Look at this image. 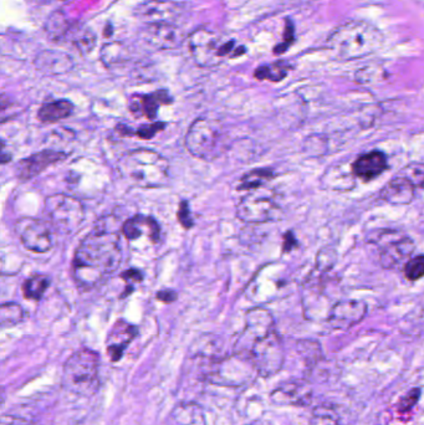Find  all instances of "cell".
<instances>
[{"label": "cell", "instance_id": "obj_23", "mask_svg": "<svg viewBox=\"0 0 424 425\" xmlns=\"http://www.w3.org/2000/svg\"><path fill=\"white\" fill-rule=\"evenodd\" d=\"M35 66L47 75L66 74L74 68V61L65 52L45 50L40 52L35 59Z\"/></svg>", "mask_w": 424, "mask_h": 425}, {"label": "cell", "instance_id": "obj_32", "mask_svg": "<svg viewBox=\"0 0 424 425\" xmlns=\"http://www.w3.org/2000/svg\"><path fill=\"white\" fill-rule=\"evenodd\" d=\"M74 44L84 54L92 52L94 46L96 45V36L92 31L90 33L87 30H81L79 34L75 35Z\"/></svg>", "mask_w": 424, "mask_h": 425}, {"label": "cell", "instance_id": "obj_28", "mask_svg": "<svg viewBox=\"0 0 424 425\" xmlns=\"http://www.w3.org/2000/svg\"><path fill=\"white\" fill-rule=\"evenodd\" d=\"M25 318L23 307L17 302L0 304V326L12 327L23 321Z\"/></svg>", "mask_w": 424, "mask_h": 425}, {"label": "cell", "instance_id": "obj_19", "mask_svg": "<svg viewBox=\"0 0 424 425\" xmlns=\"http://www.w3.org/2000/svg\"><path fill=\"white\" fill-rule=\"evenodd\" d=\"M122 232L127 240L136 241L141 238H147L151 243H159L161 237V228L159 223L152 216H132L127 219L122 227Z\"/></svg>", "mask_w": 424, "mask_h": 425}, {"label": "cell", "instance_id": "obj_2", "mask_svg": "<svg viewBox=\"0 0 424 425\" xmlns=\"http://www.w3.org/2000/svg\"><path fill=\"white\" fill-rule=\"evenodd\" d=\"M385 38L379 29L365 22L344 24L328 36V47L336 57L353 60L379 52Z\"/></svg>", "mask_w": 424, "mask_h": 425}, {"label": "cell", "instance_id": "obj_31", "mask_svg": "<svg viewBox=\"0 0 424 425\" xmlns=\"http://www.w3.org/2000/svg\"><path fill=\"white\" fill-rule=\"evenodd\" d=\"M404 274L409 281H417L419 278H422L424 274L423 255L416 256L408 260L404 267Z\"/></svg>", "mask_w": 424, "mask_h": 425}, {"label": "cell", "instance_id": "obj_4", "mask_svg": "<svg viewBox=\"0 0 424 425\" xmlns=\"http://www.w3.org/2000/svg\"><path fill=\"white\" fill-rule=\"evenodd\" d=\"M61 385L64 389L80 396L92 397L100 386V356L90 348H80L64 364Z\"/></svg>", "mask_w": 424, "mask_h": 425}, {"label": "cell", "instance_id": "obj_25", "mask_svg": "<svg viewBox=\"0 0 424 425\" xmlns=\"http://www.w3.org/2000/svg\"><path fill=\"white\" fill-rule=\"evenodd\" d=\"M173 425H205L203 410L196 404H183L170 415Z\"/></svg>", "mask_w": 424, "mask_h": 425}, {"label": "cell", "instance_id": "obj_39", "mask_svg": "<svg viewBox=\"0 0 424 425\" xmlns=\"http://www.w3.org/2000/svg\"><path fill=\"white\" fill-rule=\"evenodd\" d=\"M13 161V154L6 146V142L0 138V165H8Z\"/></svg>", "mask_w": 424, "mask_h": 425}, {"label": "cell", "instance_id": "obj_21", "mask_svg": "<svg viewBox=\"0 0 424 425\" xmlns=\"http://www.w3.org/2000/svg\"><path fill=\"white\" fill-rule=\"evenodd\" d=\"M381 197L393 205H408L416 197V186L406 177L400 176L390 179L381 191Z\"/></svg>", "mask_w": 424, "mask_h": 425}, {"label": "cell", "instance_id": "obj_30", "mask_svg": "<svg viewBox=\"0 0 424 425\" xmlns=\"http://www.w3.org/2000/svg\"><path fill=\"white\" fill-rule=\"evenodd\" d=\"M286 74H288V71H286L285 65L274 64V65L258 68L256 73H255V76L259 80H269L272 82H277V81H282L286 76Z\"/></svg>", "mask_w": 424, "mask_h": 425}, {"label": "cell", "instance_id": "obj_36", "mask_svg": "<svg viewBox=\"0 0 424 425\" xmlns=\"http://www.w3.org/2000/svg\"><path fill=\"white\" fill-rule=\"evenodd\" d=\"M177 218H178V221L181 223L182 227L184 229H191L194 225V221H193L187 200L181 202L180 208H178V213H177Z\"/></svg>", "mask_w": 424, "mask_h": 425}, {"label": "cell", "instance_id": "obj_37", "mask_svg": "<svg viewBox=\"0 0 424 425\" xmlns=\"http://www.w3.org/2000/svg\"><path fill=\"white\" fill-rule=\"evenodd\" d=\"M419 397H421V389L419 388H414L412 391L408 393L407 396L404 398H402L401 402L398 404V409L403 412H408L409 409H412L417 402H418Z\"/></svg>", "mask_w": 424, "mask_h": 425}, {"label": "cell", "instance_id": "obj_33", "mask_svg": "<svg viewBox=\"0 0 424 425\" xmlns=\"http://www.w3.org/2000/svg\"><path fill=\"white\" fill-rule=\"evenodd\" d=\"M312 425H339V420L328 408H316L312 414Z\"/></svg>", "mask_w": 424, "mask_h": 425}, {"label": "cell", "instance_id": "obj_27", "mask_svg": "<svg viewBox=\"0 0 424 425\" xmlns=\"http://www.w3.org/2000/svg\"><path fill=\"white\" fill-rule=\"evenodd\" d=\"M50 286V278L45 275H34L23 285V292L28 300L40 301Z\"/></svg>", "mask_w": 424, "mask_h": 425}, {"label": "cell", "instance_id": "obj_18", "mask_svg": "<svg viewBox=\"0 0 424 425\" xmlns=\"http://www.w3.org/2000/svg\"><path fill=\"white\" fill-rule=\"evenodd\" d=\"M388 170L387 157L381 151H372L360 156L352 165V173L363 181H371Z\"/></svg>", "mask_w": 424, "mask_h": 425}, {"label": "cell", "instance_id": "obj_35", "mask_svg": "<svg viewBox=\"0 0 424 425\" xmlns=\"http://www.w3.org/2000/svg\"><path fill=\"white\" fill-rule=\"evenodd\" d=\"M17 112V106L12 97L1 95L0 96V124L10 119L13 114Z\"/></svg>", "mask_w": 424, "mask_h": 425}, {"label": "cell", "instance_id": "obj_12", "mask_svg": "<svg viewBox=\"0 0 424 425\" xmlns=\"http://www.w3.org/2000/svg\"><path fill=\"white\" fill-rule=\"evenodd\" d=\"M275 329V321L272 313L263 307H253L245 315V327L235 343V353L245 355L255 340L261 338Z\"/></svg>", "mask_w": 424, "mask_h": 425}, {"label": "cell", "instance_id": "obj_40", "mask_svg": "<svg viewBox=\"0 0 424 425\" xmlns=\"http://www.w3.org/2000/svg\"><path fill=\"white\" fill-rule=\"evenodd\" d=\"M156 297H157V300L162 301L164 304H172L177 300L178 295L173 290H161L157 292Z\"/></svg>", "mask_w": 424, "mask_h": 425}, {"label": "cell", "instance_id": "obj_38", "mask_svg": "<svg viewBox=\"0 0 424 425\" xmlns=\"http://www.w3.org/2000/svg\"><path fill=\"white\" fill-rule=\"evenodd\" d=\"M121 278L125 280L126 286L135 288L136 283L143 281V272L141 270H137V269H129V270H126L121 274Z\"/></svg>", "mask_w": 424, "mask_h": 425}, {"label": "cell", "instance_id": "obj_20", "mask_svg": "<svg viewBox=\"0 0 424 425\" xmlns=\"http://www.w3.org/2000/svg\"><path fill=\"white\" fill-rule=\"evenodd\" d=\"M312 396L310 388L298 380L284 383L272 392L270 399L277 405H302Z\"/></svg>", "mask_w": 424, "mask_h": 425}, {"label": "cell", "instance_id": "obj_14", "mask_svg": "<svg viewBox=\"0 0 424 425\" xmlns=\"http://www.w3.org/2000/svg\"><path fill=\"white\" fill-rule=\"evenodd\" d=\"M367 313V304L358 300L336 301L328 313V325L335 329H349L361 322Z\"/></svg>", "mask_w": 424, "mask_h": 425}, {"label": "cell", "instance_id": "obj_11", "mask_svg": "<svg viewBox=\"0 0 424 425\" xmlns=\"http://www.w3.org/2000/svg\"><path fill=\"white\" fill-rule=\"evenodd\" d=\"M277 204L274 199L261 193H250L240 199L235 208L239 221L248 224H263L275 219Z\"/></svg>", "mask_w": 424, "mask_h": 425}, {"label": "cell", "instance_id": "obj_34", "mask_svg": "<svg viewBox=\"0 0 424 425\" xmlns=\"http://www.w3.org/2000/svg\"><path fill=\"white\" fill-rule=\"evenodd\" d=\"M402 176L406 177L408 181H412L413 184L417 187H422L423 184V165L421 163H414V165H408L404 170H402Z\"/></svg>", "mask_w": 424, "mask_h": 425}, {"label": "cell", "instance_id": "obj_17", "mask_svg": "<svg viewBox=\"0 0 424 425\" xmlns=\"http://www.w3.org/2000/svg\"><path fill=\"white\" fill-rule=\"evenodd\" d=\"M183 10V6L162 0H149L137 6V17L146 23H172L175 17H178Z\"/></svg>", "mask_w": 424, "mask_h": 425}, {"label": "cell", "instance_id": "obj_3", "mask_svg": "<svg viewBox=\"0 0 424 425\" xmlns=\"http://www.w3.org/2000/svg\"><path fill=\"white\" fill-rule=\"evenodd\" d=\"M119 172L126 181L141 188L163 187L170 179V163L156 151L140 148L122 156Z\"/></svg>", "mask_w": 424, "mask_h": 425}, {"label": "cell", "instance_id": "obj_1", "mask_svg": "<svg viewBox=\"0 0 424 425\" xmlns=\"http://www.w3.org/2000/svg\"><path fill=\"white\" fill-rule=\"evenodd\" d=\"M122 261L119 234L94 230L75 251L73 276L80 290H90L116 271Z\"/></svg>", "mask_w": 424, "mask_h": 425}, {"label": "cell", "instance_id": "obj_7", "mask_svg": "<svg viewBox=\"0 0 424 425\" xmlns=\"http://www.w3.org/2000/svg\"><path fill=\"white\" fill-rule=\"evenodd\" d=\"M244 357L248 358L256 373L261 377H270L283 368L285 352L283 341L277 329L255 340L245 352Z\"/></svg>", "mask_w": 424, "mask_h": 425}, {"label": "cell", "instance_id": "obj_26", "mask_svg": "<svg viewBox=\"0 0 424 425\" xmlns=\"http://www.w3.org/2000/svg\"><path fill=\"white\" fill-rule=\"evenodd\" d=\"M272 178H274L272 170H265V168L250 170L248 173H245L243 178L240 179L237 189L245 191V192L258 191L259 188L265 186L268 181H272Z\"/></svg>", "mask_w": 424, "mask_h": 425}, {"label": "cell", "instance_id": "obj_22", "mask_svg": "<svg viewBox=\"0 0 424 425\" xmlns=\"http://www.w3.org/2000/svg\"><path fill=\"white\" fill-rule=\"evenodd\" d=\"M172 97L167 91H157L151 95H136L130 100L131 112L140 116H145L148 119L157 117V112L161 105H170Z\"/></svg>", "mask_w": 424, "mask_h": 425}, {"label": "cell", "instance_id": "obj_10", "mask_svg": "<svg viewBox=\"0 0 424 425\" xmlns=\"http://www.w3.org/2000/svg\"><path fill=\"white\" fill-rule=\"evenodd\" d=\"M376 244L379 250V262L388 270L406 264L416 249L412 239L398 232H385L376 240Z\"/></svg>", "mask_w": 424, "mask_h": 425}, {"label": "cell", "instance_id": "obj_6", "mask_svg": "<svg viewBox=\"0 0 424 425\" xmlns=\"http://www.w3.org/2000/svg\"><path fill=\"white\" fill-rule=\"evenodd\" d=\"M234 40H226L223 35L210 29H198L188 38L189 52L194 61L203 68H213L234 50Z\"/></svg>", "mask_w": 424, "mask_h": 425}, {"label": "cell", "instance_id": "obj_41", "mask_svg": "<svg viewBox=\"0 0 424 425\" xmlns=\"http://www.w3.org/2000/svg\"><path fill=\"white\" fill-rule=\"evenodd\" d=\"M296 246V238L291 232H288L284 235L283 253H290Z\"/></svg>", "mask_w": 424, "mask_h": 425}, {"label": "cell", "instance_id": "obj_9", "mask_svg": "<svg viewBox=\"0 0 424 425\" xmlns=\"http://www.w3.org/2000/svg\"><path fill=\"white\" fill-rule=\"evenodd\" d=\"M15 230L24 248L29 251L41 254L54 248L55 234L46 221L35 218H23L17 221Z\"/></svg>", "mask_w": 424, "mask_h": 425}, {"label": "cell", "instance_id": "obj_15", "mask_svg": "<svg viewBox=\"0 0 424 425\" xmlns=\"http://www.w3.org/2000/svg\"><path fill=\"white\" fill-rule=\"evenodd\" d=\"M68 158V154L55 149H44L41 152L20 159L15 167V174L20 181H28L39 176L50 165H57L64 159Z\"/></svg>", "mask_w": 424, "mask_h": 425}, {"label": "cell", "instance_id": "obj_5", "mask_svg": "<svg viewBox=\"0 0 424 425\" xmlns=\"http://www.w3.org/2000/svg\"><path fill=\"white\" fill-rule=\"evenodd\" d=\"M186 147L194 157L210 162L226 148V130L215 119H196L186 135Z\"/></svg>", "mask_w": 424, "mask_h": 425}, {"label": "cell", "instance_id": "obj_24", "mask_svg": "<svg viewBox=\"0 0 424 425\" xmlns=\"http://www.w3.org/2000/svg\"><path fill=\"white\" fill-rule=\"evenodd\" d=\"M74 103L68 100H57L45 103L38 111V119L44 124H55L74 114Z\"/></svg>", "mask_w": 424, "mask_h": 425}, {"label": "cell", "instance_id": "obj_29", "mask_svg": "<svg viewBox=\"0 0 424 425\" xmlns=\"http://www.w3.org/2000/svg\"><path fill=\"white\" fill-rule=\"evenodd\" d=\"M164 128H166V124L164 122H156V124L143 125L136 131L130 130V128H127V127L122 125L117 127V130L121 132L119 135H122V136H137L142 138V140H151L159 132L163 131Z\"/></svg>", "mask_w": 424, "mask_h": 425}, {"label": "cell", "instance_id": "obj_8", "mask_svg": "<svg viewBox=\"0 0 424 425\" xmlns=\"http://www.w3.org/2000/svg\"><path fill=\"white\" fill-rule=\"evenodd\" d=\"M46 216L51 225L64 234H75L85 221L81 202L66 194H54L45 199Z\"/></svg>", "mask_w": 424, "mask_h": 425}, {"label": "cell", "instance_id": "obj_16", "mask_svg": "<svg viewBox=\"0 0 424 425\" xmlns=\"http://www.w3.org/2000/svg\"><path fill=\"white\" fill-rule=\"evenodd\" d=\"M138 335V329L125 320L113 323L106 338V352L112 362H119L124 357L127 347Z\"/></svg>", "mask_w": 424, "mask_h": 425}, {"label": "cell", "instance_id": "obj_13", "mask_svg": "<svg viewBox=\"0 0 424 425\" xmlns=\"http://www.w3.org/2000/svg\"><path fill=\"white\" fill-rule=\"evenodd\" d=\"M141 39L154 49L173 50L182 46L186 36L173 23H151L142 29Z\"/></svg>", "mask_w": 424, "mask_h": 425}]
</instances>
